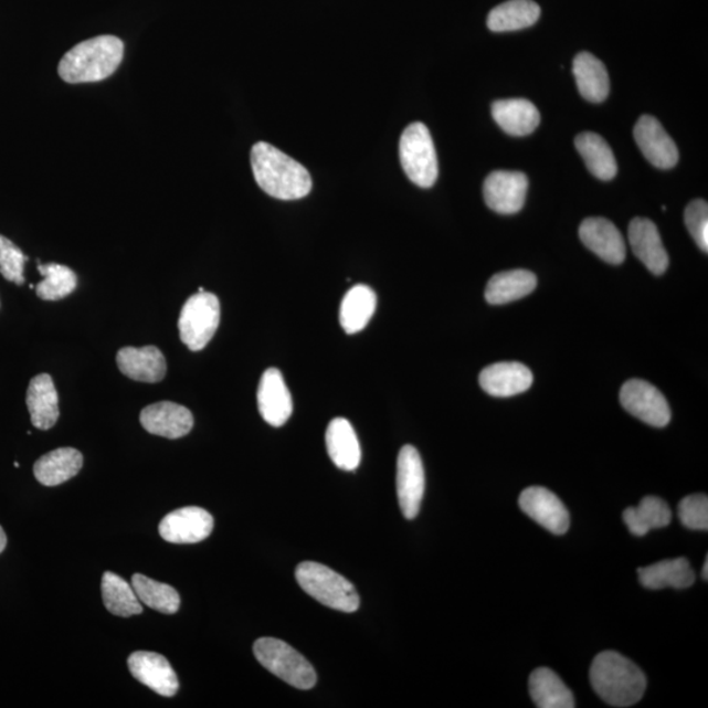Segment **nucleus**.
I'll return each instance as SVG.
<instances>
[{
  "instance_id": "obj_29",
  "label": "nucleus",
  "mask_w": 708,
  "mask_h": 708,
  "mask_svg": "<svg viewBox=\"0 0 708 708\" xmlns=\"http://www.w3.org/2000/svg\"><path fill=\"white\" fill-rule=\"evenodd\" d=\"M377 296L367 285H356L342 298L340 325L349 335L362 331L376 313Z\"/></svg>"
},
{
  "instance_id": "obj_1",
  "label": "nucleus",
  "mask_w": 708,
  "mask_h": 708,
  "mask_svg": "<svg viewBox=\"0 0 708 708\" xmlns=\"http://www.w3.org/2000/svg\"><path fill=\"white\" fill-rule=\"evenodd\" d=\"M251 166L257 186L271 198L292 201L311 192L310 173L275 146L257 142L252 147Z\"/></svg>"
},
{
  "instance_id": "obj_11",
  "label": "nucleus",
  "mask_w": 708,
  "mask_h": 708,
  "mask_svg": "<svg viewBox=\"0 0 708 708\" xmlns=\"http://www.w3.org/2000/svg\"><path fill=\"white\" fill-rule=\"evenodd\" d=\"M527 175L517 171L490 172L483 186V196L489 209L499 214H516L527 200Z\"/></svg>"
},
{
  "instance_id": "obj_21",
  "label": "nucleus",
  "mask_w": 708,
  "mask_h": 708,
  "mask_svg": "<svg viewBox=\"0 0 708 708\" xmlns=\"http://www.w3.org/2000/svg\"><path fill=\"white\" fill-rule=\"evenodd\" d=\"M60 399L52 377L39 374L32 378L27 391V406L34 427L49 431L59 422Z\"/></svg>"
},
{
  "instance_id": "obj_34",
  "label": "nucleus",
  "mask_w": 708,
  "mask_h": 708,
  "mask_svg": "<svg viewBox=\"0 0 708 708\" xmlns=\"http://www.w3.org/2000/svg\"><path fill=\"white\" fill-rule=\"evenodd\" d=\"M131 587L138 595V600L146 606L163 614L178 613L180 607V595L177 589L171 585L159 583V581L136 573L131 579Z\"/></svg>"
},
{
  "instance_id": "obj_7",
  "label": "nucleus",
  "mask_w": 708,
  "mask_h": 708,
  "mask_svg": "<svg viewBox=\"0 0 708 708\" xmlns=\"http://www.w3.org/2000/svg\"><path fill=\"white\" fill-rule=\"evenodd\" d=\"M221 320L219 297L199 292L181 308L179 318L180 339L192 352H199L213 339Z\"/></svg>"
},
{
  "instance_id": "obj_19",
  "label": "nucleus",
  "mask_w": 708,
  "mask_h": 708,
  "mask_svg": "<svg viewBox=\"0 0 708 708\" xmlns=\"http://www.w3.org/2000/svg\"><path fill=\"white\" fill-rule=\"evenodd\" d=\"M480 388L496 398H509L528 391L532 373L520 362H497L482 370Z\"/></svg>"
},
{
  "instance_id": "obj_10",
  "label": "nucleus",
  "mask_w": 708,
  "mask_h": 708,
  "mask_svg": "<svg viewBox=\"0 0 708 708\" xmlns=\"http://www.w3.org/2000/svg\"><path fill=\"white\" fill-rule=\"evenodd\" d=\"M212 515L199 507H186L171 511L159 525V535L175 545H193L205 541L212 535Z\"/></svg>"
},
{
  "instance_id": "obj_12",
  "label": "nucleus",
  "mask_w": 708,
  "mask_h": 708,
  "mask_svg": "<svg viewBox=\"0 0 708 708\" xmlns=\"http://www.w3.org/2000/svg\"><path fill=\"white\" fill-rule=\"evenodd\" d=\"M518 503L525 515L552 535L562 536L570 529V515L562 500L551 490L529 487L522 490Z\"/></svg>"
},
{
  "instance_id": "obj_37",
  "label": "nucleus",
  "mask_w": 708,
  "mask_h": 708,
  "mask_svg": "<svg viewBox=\"0 0 708 708\" xmlns=\"http://www.w3.org/2000/svg\"><path fill=\"white\" fill-rule=\"evenodd\" d=\"M679 521L691 530H708V497L706 495H690L679 503Z\"/></svg>"
},
{
  "instance_id": "obj_32",
  "label": "nucleus",
  "mask_w": 708,
  "mask_h": 708,
  "mask_svg": "<svg viewBox=\"0 0 708 708\" xmlns=\"http://www.w3.org/2000/svg\"><path fill=\"white\" fill-rule=\"evenodd\" d=\"M623 521L634 536L643 537L651 530L668 527L672 511L661 497L647 496L636 508L623 511Z\"/></svg>"
},
{
  "instance_id": "obj_14",
  "label": "nucleus",
  "mask_w": 708,
  "mask_h": 708,
  "mask_svg": "<svg viewBox=\"0 0 708 708\" xmlns=\"http://www.w3.org/2000/svg\"><path fill=\"white\" fill-rule=\"evenodd\" d=\"M634 137L651 165L669 170L678 163L677 146L655 117L642 116L635 125Z\"/></svg>"
},
{
  "instance_id": "obj_6",
  "label": "nucleus",
  "mask_w": 708,
  "mask_h": 708,
  "mask_svg": "<svg viewBox=\"0 0 708 708\" xmlns=\"http://www.w3.org/2000/svg\"><path fill=\"white\" fill-rule=\"evenodd\" d=\"M403 170L413 184L431 188L438 178V160L431 131L422 123H413L403 131L399 144Z\"/></svg>"
},
{
  "instance_id": "obj_22",
  "label": "nucleus",
  "mask_w": 708,
  "mask_h": 708,
  "mask_svg": "<svg viewBox=\"0 0 708 708\" xmlns=\"http://www.w3.org/2000/svg\"><path fill=\"white\" fill-rule=\"evenodd\" d=\"M83 467V455L74 447H60L42 455L34 464L33 473L42 486H60L78 475Z\"/></svg>"
},
{
  "instance_id": "obj_8",
  "label": "nucleus",
  "mask_w": 708,
  "mask_h": 708,
  "mask_svg": "<svg viewBox=\"0 0 708 708\" xmlns=\"http://www.w3.org/2000/svg\"><path fill=\"white\" fill-rule=\"evenodd\" d=\"M397 493L406 520L419 515L425 493V473L418 448L405 445L398 455Z\"/></svg>"
},
{
  "instance_id": "obj_17",
  "label": "nucleus",
  "mask_w": 708,
  "mask_h": 708,
  "mask_svg": "<svg viewBox=\"0 0 708 708\" xmlns=\"http://www.w3.org/2000/svg\"><path fill=\"white\" fill-rule=\"evenodd\" d=\"M139 420L147 432L170 440L187 436L194 423L192 412L187 406L172 402L147 405Z\"/></svg>"
},
{
  "instance_id": "obj_40",
  "label": "nucleus",
  "mask_w": 708,
  "mask_h": 708,
  "mask_svg": "<svg viewBox=\"0 0 708 708\" xmlns=\"http://www.w3.org/2000/svg\"><path fill=\"white\" fill-rule=\"evenodd\" d=\"M702 578H704L705 581L708 580V558H706V560H705L704 570H702Z\"/></svg>"
},
{
  "instance_id": "obj_3",
  "label": "nucleus",
  "mask_w": 708,
  "mask_h": 708,
  "mask_svg": "<svg viewBox=\"0 0 708 708\" xmlns=\"http://www.w3.org/2000/svg\"><path fill=\"white\" fill-rule=\"evenodd\" d=\"M124 59V42L110 34L81 42L60 62L59 74L67 83H95L114 75Z\"/></svg>"
},
{
  "instance_id": "obj_38",
  "label": "nucleus",
  "mask_w": 708,
  "mask_h": 708,
  "mask_svg": "<svg viewBox=\"0 0 708 708\" xmlns=\"http://www.w3.org/2000/svg\"><path fill=\"white\" fill-rule=\"evenodd\" d=\"M685 223L693 240L704 252H708V205L704 200L689 203L685 210Z\"/></svg>"
},
{
  "instance_id": "obj_35",
  "label": "nucleus",
  "mask_w": 708,
  "mask_h": 708,
  "mask_svg": "<svg viewBox=\"0 0 708 708\" xmlns=\"http://www.w3.org/2000/svg\"><path fill=\"white\" fill-rule=\"evenodd\" d=\"M39 272L44 279L36 286L38 297L44 300H59L70 296L78 286V277L66 265L39 262Z\"/></svg>"
},
{
  "instance_id": "obj_2",
  "label": "nucleus",
  "mask_w": 708,
  "mask_h": 708,
  "mask_svg": "<svg viewBox=\"0 0 708 708\" xmlns=\"http://www.w3.org/2000/svg\"><path fill=\"white\" fill-rule=\"evenodd\" d=\"M589 678L595 694L613 707L634 706L647 688L644 673L630 658L614 651L595 656Z\"/></svg>"
},
{
  "instance_id": "obj_31",
  "label": "nucleus",
  "mask_w": 708,
  "mask_h": 708,
  "mask_svg": "<svg viewBox=\"0 0 708 708\" xmlns=\"http://www.w3.org/2000/svg\"><path fill=\"white\" fill-rule=\"evenodd\" d=\"M541 9L532 0H509L489 12L487 25L493 32L520 31L536 24Z\"/></svg>"
},
{
  "instance_id": "obj_36",
  "label": "nucleus",
  "mask_w": 708,
  "mask_h": 708,
  "mask_svg": "<svg viewBox=\"0 0 708 708\" xmlns=\"http://www.w3.org/2000/svg\"><path fill=\"white\" fill-rule=\"evenodd\" d=\"M27 262L28 256L23 254V251L15 243L0 235V273H2L7 282L23 285Z\"/></svg>"
},
{
  "instance_id": "obj_30",
  "label": "nucleus",
  "mask_w": 708,
  "mask_h": 708,
  "mask_svg": "<svg viewBox=\"0 0 708 708\" xmlns=\"http://www.w3.org/2000/svg\"><path fill=\"white\" fill-rule=\"evenodd\" d=\"M574 146L583 157L588 170L595 178L604 181L615 178L619 166H616L613 150L604 138L595 133L584 131L574 139Z\"/></svg>"
},
{
  "instance_id": "obj_23",
  "label": "nucleus",
  "mask_w": 708,
  "mask_h": 708,
  "mask_svg": "<svg viewBox=\"0 0 708 708\" xmlns=\"http://www.w3.org/2000/svg\"><path fill=\"white\" fill-rule=\"evenodd\" d=\"M329 458L346 472H355L361 462V447L352 424L345 418H336L326 433Z\"/></svg>"
},
{
  "instance_id": "obj_18",
  "label": "nucleus",
  "mask_w": 708,
  "mask_h": 708,
  "mask_svg": "<svg viewBox=\"0 0 708 708\" xmlns=\"http://www.w3.org/2000/svg\"><path fill=\"white\" fill-rule=\"evenodd\" d=\"M631 249L648 271L656 276L668 270L669 256L665 251L661 233L654 222L647 219H634L628 226Z\"/></svg>"
},
{
  "instance_id": "obj_9",
  "label": "nucleus",
  "mask_w": 708,
  "mask_h": 708,
  "mask_svg": "<svg viewBox=\"0 0 708 708\" xmlns=\"http://www.w3.org/2000/svg\"><path fill=\"white\" fill-rule=\"evenodd\" d=\"M623 409L642 422L656 427L667 426L670 409L667 399L654 384L643 380H630L621 390Z\"/></svg>"
},
{
  "instance_id": "obj_4",
  "label": "nucleus",
  "mask_w": 708,
  "mask_h": 708,
  "mask_svg": "<svg viewBox=\"0 0 708 708\" xmlns=\"http://www.w3.org/2000/svg\"><path fill=\"white\" fill-rule=\"evenodd\" d=\"M296 578L299 587L320 604L345 613H353L360 606V595L355 585L327 566L300 563Z\"/></svg>"
},
{
  "instance_id": "obj_15",
  "label": "nucleus",
  "mask_w": 708,
  "mask_h": 708,
  "mask_svg": "<svg viewBox=\"0 0 708 708\" xmlns=\"http://www.w3.org/2000/svg\"><path fill=\"white\" fill-rule=\"evenodd\" d=\"M257 405L262 418L272 426H283L293 413V399L282 371L271 368L258 383Z\"/></svg>"
},
{
  "instance_id": "obj_39",
  "label": "nucleus",
  "mask_w": 708,
  "mask_h": 708,
  "mask_svg": "<svg viewBox=\"0 0 708 708\" xmlns=\"http://www.w3.org/2000/svg\"><path fill=\"white\" fill-rule=\"evenodd\" d=\"M7 546V536L2 527H0V553L6 550Z\"/></svg>"
},
{
  "instance_id": "obj_28",
  "label": "nucleus",
  "mask_w": 708,
  "mask_h": 708,
  "mask_svg": "<svg viewBox=\"0 0 708 708\" xmlns=\"http://www.w3.org/2000/svg\"><path fill=\"white\" fill-rule=\"evenodd\" d=\"M529 690L532 702L539 708H573V694L556 672L539 668L531 673Z\"/></svg>"
},
{
  "instance_id": "obj_5",
  "label": "nucleus",
  "mask_w": 708,
  "mask_h": 708,
  "mask_svg": "<svg viewBox=\"0 0 708 708\" xmlns=\"http://www.w3.org/2000/svg\"><path fill=\"white\" fill-rule=\"evenodd\" d=\"M254 654L265 669L294 688L308 690L317 684V673L313 665L283 641L262 637L254 644Z\"/></svg>"
},
{
  "instance_id": "obj_16",
  "label": "nucleus",
  "mask_w": 708,
  "mask_h": 708,
  "mask_svg": "<svg viewBox=\"0 0 708 708\" xmlns=\"http://www.w3.org/2000/svg\"><path fill=\"white\" fill-rule=\"evenodd\" d=\"M579 235L585 247L602 261L614 265L625 262L626 243L613 222L601 216H592L581 223Z\"/></svg>"
},
{
  "instance_id": "obj_33",
  "label": "nucleus",
  "mask_w": 708,
  "mask_h": 708,
  "mask_svg": "<svg viewBox=\"0 0 708 708\" xmlns=\"http://www.w3.org/2000/svg\"><path fill=\"white\" fill-rule=\"evenodd\" d=\"M102 594L104 605L110 614L129 619L144 612L135 588L114 572H104Z\"/></svg>"
},
{
  "instance_id": "obj_26",
  "label": "nucleus",
  "mask_w": 708,
  "mask_h": 708,
  "mask_svg": "<svg viewBox=\"0 0 708 708\" xmlns=\"http://www.w3.org/2000/svg\"><path fill=\"white\" fill-rule=\"evenodd\" d=\"M573 75L578 88L585 101L602 103L606 101L610 91L607 70L599 59L591 53H580L573 60Z\"/></svg>"
},
{
  "instance_id": "obj_20",
  "label": "nucleus",
  "mask_w": 708,
  "mask_h": 708,
  "mask_svg": "<svg viewBox=\"0 0 708 708\" xmlns=\"http://www.w3.org/2000/svg\"><path fill=\"white\" fill-rule=\"evenodd\" d=\"M118 369L133 381L157 383L165 380L167 363L160 349L154 346L126 347L118 350Z\"/></svg>"
},
{
  "instance_id": "obj_24",
  "label": "nucleus",
  "mask_w": 708,
  "mask_h": 708,
  "mask_svg": "<svg viewBox=\"0 0 708 708\" xmlns=\"http://www.w3.org/2000/svg\"><path fill=\"white\" fill-rule=\"evenodd\" d=\"M493 117L504 131L515 137L531 135L541 123V115L536 105L527 99L495 102Z\"/></svg>"
},
{
  "instance_id": "obj_27",
  "label": "nucleus",
  "mask_w": 708,
  "mask_h": 708,
  "mask_svg": "<svg viewBox=\"0 0 708 708\" xmlns=\"http://www.w3.org/2000/svg\"><path fill=\"white\" fill-rule=\"evenodd\" d=\"M536 287L537 277L530 271L501 272L490 277L486 287V299L490 305L509 304L529 296Z\"/></svg>"
},
{
  "instance_id": "obj_13",
  "label": "nucleus",
  "mask_w": 708,
  "mask_h": 708,
  "mask_svg": "<svg viewBox=\"0 0 708 708\" xmlns=\"http://www.w3.org/2000/svg\"><path fill=\"white\" fill-rule=\"evenodd\" d=\"M131 676L137 681L163 697H173L179 690V679L171 664L156 652L138 651L128 661Z\"/></svg>"
},
{
  "instance_id": "obj_25",
  "label": "nucleus",
  "mask_w": 708,
  "mask_h": 708,
  "mask_svg": "<svg viewBox=\"0 0 708 708\" xmlns=\"http://www.w3.org/2000/svg\"><path fill=\"white\" fill-rule=\"evenodd\" d=\"M640 581L648 589L676 588L685 589L696 583V572L688 559L677 558L640 568Z\"/></svg>"
}]
</instances>
